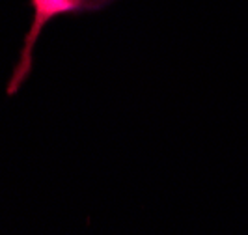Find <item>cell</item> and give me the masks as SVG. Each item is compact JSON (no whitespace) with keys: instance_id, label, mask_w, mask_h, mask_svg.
<instances>
[{"instance_id":"obj_1","label":"cell","mask_w":248,"mask_h":235,"mask_svg":"<svg viewBox=\"0 0 248 235\" xmlns=\"http://www.w3.org/2000/svg\"><path fill=\"white\" fill-rule=\"evenodd\" d=\"M110 2L112 0H30V8L34 12L32 23L23 41L19 60L15 63L10 82L6 86V94L10 97L15 95L26 82V78L30 77L32 67H34V49H36L37 37L52 19L62 17V15H71V13L95 12V10L108 6Z\"/></svg>"}]
</instances>
